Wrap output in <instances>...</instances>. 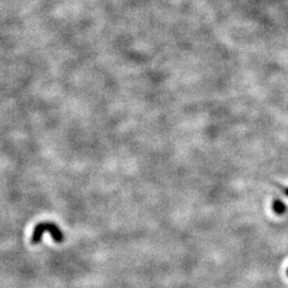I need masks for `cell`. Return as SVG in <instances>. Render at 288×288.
Segmentation results:
<instances>
[{
	"mask_svg": "<svg viewBox=\"0 0 288 288\" xmlns=\"http://www.w3.org/2000/svg\"><path fill=\"white\" fill-rule=\"evenodd\" d=\"M287 275H288V269H287Z\"/></svg>",
	"mask_w": 288,
	"mask_h": 288,
	"instance_id": "cell-4",
	"label": "cell"
},
{
	"mask_svg": "<svg viewBox=\"0 0 288 288\" xmlns=\"http://www.w3.org/2000/svg\"><path fill=\"white\" fill-rule=\"evenodd\" d=\"M272 209L276 215H283L286 212V206L281 200H274L272 203Z\"/></svg>",
	"mask_w": 288,
	"mask_h": 288,
	"instance_id": "cell-2",
	"label": "cell"
},
{
	"mask_svg": "<svg viewBox=\"0 0 288 288\" xmlns=\"http://www.w3.org/2000/svg\"><path fill=\"white\" fill-rule=\"evenodd\" d=\"M48 232L51 233L52 237L54 238V240L56 242H62L63 241V233L59 230L58 226L54 223H40L37 224L35 231H33V235H32V242L33 243H38L41 241V238L43 233Z\"/></svg>",
	"mask_w": 288,
	"mask_h": 288,
	"instance_id": "cell-1",
	"label": "cell"
},
{
	"mask_svg": "<svg viewBox=\"0 0 288 288\" xmlns=\"http://www.w3.org/2000/svg\"><path fill=\"white\" fill-rule=\"evenodd\" d=\"M282 190H283V192H284L285 195L288 197V188H285V189L283 188V189H282Z\"/></svg>",
	"mask_w": 288,
	"mask_h": 288,
	"instance_id": "cell-3",
	"label": "cell"
}]
</instances>
